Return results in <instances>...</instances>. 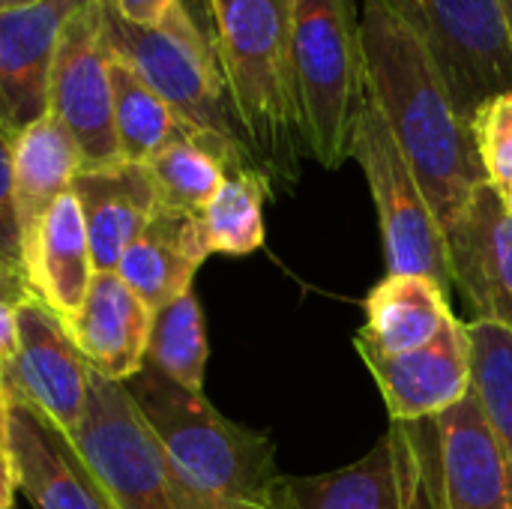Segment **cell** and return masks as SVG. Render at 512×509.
Listing matches in <instances>:
<instances>
[{"mask_svg": "<svg viewBox=\"0 0 512 509\" xmlns=\"http://www.w3.org/2000/svg\"><path fill=\"white\" fill-rule=\"evenodd\" d=\"M12 144L15 132L0 123V261L21 267V234L15 213V180H12Z\"/></svg>", "mask_w": 512, "mask_h": 509, "instance_id": "f546056e", "label": "cell"}, {"mask_svg": "<svg viewBox=\"0 0 512 509\" xmlns=\"http://www.w3.org/2000/svg\"><path fill=\"white\" fill-rule=\"evenodd\" d=\"M81 171V153L69 129L45 111L27 129L15 135L12 144V180H15V213L21 252L36 234L45 213L60 195L72 189L75 174Z\"/></svg>", "mask_w": 512, "mask_h": 509, "instance_id": "7402d4cb", "label": "cell"}, {"mask_svg": "<svg viewBox=\"0 0 512 509\" xmlns=\"http://www.w3.org/2000/svg\"><path fill=\"white\" fill-rule=\"evenodd\" d=\"M105 39L108 48L147 81V87L180 117V123L195 138L213 141L228 153H234L237 159L255 165L246 138L240 132V123L234 117L228 90L204 45L165 30H147L129 24L108 3H105Z\"/></svg>", "mask_w": 512, "mask_h": 509, "instance_id": "ba28073f", "label": "cell"}, {"mask_svg": "<svg viewBox=\"0 0 512 509\" xmlns=\"http://www.w3.org/2000/svg\"><path fill=\"white\" fill-rule=\"evenodd\" d=\"M192 509H270L276 444L222 417L204 393H189L144 366L126 381Z\"/></svg>", "mask_w": 512, "mask_h": 509, "instance_id": "3957f363", "label": "cell"}, {"mask_svg": "<svg viewBox=\"0 0 512 509\" xmlns=\"http://www.w3.org/2000/svg\"><path fill=\"white\" fill-rule=\"evenodd\" d=\"M87 0H39L0 12V123L27 129L48 111L51 66L60 30Z\"/></svg>", "mask_w": 512, "mask_h": 509, "instance_id": "2e32d148", "label": "cell"}, {"mask_svg": "<svg viewBox=\"0 0 512 509\" xmlns=\"http://www.w3.org/2000/svg\"><path fill=\"white\" fill-rule=\"evenodd\" d=\"M105 3L129 24H138L147 30H165V33L183 36V39L207 48V42L201 39L198 27L192 24L183 0H105Z\"/></svg>", "mask_w": 512, "mask_h": 509, "instance_id": "f1b7e54d", "label": "cell"}, {"mask_svg": "<svg viewBox=\"0 0 512 509\" xmlns=\"http://www.w3.org/2000/svg\"><path fill=\"white\" fill-rule=\"evenodd\" d=\"M108 72H111L114 135L120 147V162L147 165L165 147L183 138H195L180 123V117L147 87V81L114 51H111Z\"/></svg>", "mask_w": 512, "mask_h": 509, "instance_id": "603a6c76", "label": "cell"}, {"mask_svg": "<svg viewBox=\"0 0 512 509\" xmlns=\"http://www.w3.org/2000/svg\"><path fill=\"white\" fill-rule=\"evenodd\" d=\"M273 183L258 168L228 171L219 192L201 210L210 255H249L264 246V201Z\"/></svg>", "mask_w": 512, "mask_h": 509, "instance_id": "d4e9b609", "label": "cell"}, {"mask_svg": "<svg viewBox=\"0 0 512 509\" xmlns=\"http://www.w3.org/2000/svg\"><path fill=\"white\" fill-rule=\"evenodd\" d=\"M396 3L426 36L468 123L486 99L512 93V45L501 0Z\"/></svg>", "mask_w": 512, "mask_h": 509, "instance_id": "9c48e42d", "label": "cell"}, {"mask_svg": "<svg viewBox=\"0 0 512 509\" xmlns=\"http://www.w3.org/2000/svg\"><path fill=\"white\" fill-rule=\"evenodd\" d=\"M210 258L201 216L159 207L147 228L132 240L117 264V276L156 315L162 306L192 288L198 267Z\"/></svg>", "mask_w": 512, "mask_h": 509, "instance_id": "ffe728a7", "label": "cell"}, {"mask_svg": "<svg viewBox=\"0 0 512 509\" xmlns=\"http://www.w3.org/2000/svg\"><path fill=\"white\" fill-rule=\"evenodd\" d=\"M30 3H39V0H0V12L18 9V6H30Z\"/></svg>", "mask_w": 512, "mask_h": 509, "instance_id": "836d02e7", "label": "cell"}, {"mask_svg": "<svg viewBox=\"0 0 512 509\" xmlns=\"http://www.w3.org/2000/svg\"><path fill=\"white\" fill-rule=\"evenodd\" d=\"M360 36L366 90L447 231L471 192L486 183L471 123L456 108L426 36L396 0H366Z\"/></svg>", "mask_w": 512, "mask_h": 509, "instance_id": "6da1fadb", "label": "cell"}, {"mask_svg": "<svg viewBox=\"0 0 512 509\" xmlns=\"http://www.w3.org/2000/svg\"><path fill=\"white\" fill-rule=\"evenodd\" d=\"M15 507V477H12V462L6 453V444H0V509Z\"/></svg>", "mask_w": 512, "mask_h": 509, "instance_id": "1f68e13d", "label": "cell"}, {"mask_svg": "<svg viewBox=\"0 0 512 509\" xmlns=\"http://www.w3.org/2000/svg\"><path fill=\"white\" fill-rule=\"evenodd\" d=\"M210 48L255 165L270 183L300 177L303 132L291 75L288 0H183Z\"/></svg>", "mask_w": 512, "mask_h": 509, "instance_id": "7a4b0ae2", "label": "cell"}, {"mask_svg": "<svg viewBox=\"0 0 512 509\" xmlns=\"http://www.w3.org/2000/svg\"><path fill=\"white\" fill-rule=\"evenodd\" d=\"M351 159L363 168L378 210L387 273H420L450 294L453 273L447 231L369 90L357 117Z\"/></svg>", "mask_w": 512, "mask_h": 509, "instance_id": "5b68a950", "label": "cell"}, {"mask_svg": "<svg viewBox=\"0 0 512 509\" xmlns=\"http://www.w3.org/2000/svg\"><path fill=\"white\" fill-rule=\"evenodd\" d=\"M21 270L30 291L69 327L81 312L96 273L84 216L72 189L60 195L39 222L36 234L21 252Z\"/></svg>", "mask_w": 512, "mask_h": 509, "instance_id": "d6986e66", "label": "cell"}, {"mask_svg": "<svg viewBox=\"0 0 512 509\" xmlns=\"http://www.w3.org/2000/svg\"><path fill=\"white\" fill-rule=\"evenodd\" d=\"M270 509H438L432 420H390L378 444L339 471L279 474Z\"/></svg>", "mask_w": 512, "mask_h": 509, "instance_id": "52a82bcc", "label": "cell"}, {"mask_svg": "<svg viewBox=\"0 0 512 509\" xmlns=\"http://www.w3.org/2000/svg\"><path fill=\"white\" fill-rule=\"evenodd\" d=\"M366 324L354 336L381 354H405L429 345L456 315L450 294L420 273H387L363 303Z\"/></svg>", "mask_w": 512, "mask_h": 509, "instance_id": "44dd1931", "label": "cell"}, {"mask_svg": "<svg viewBox=\"0 0 512 509\" xmlns=\"http://www.w3.org/2000/svg\"><path fill=\"white\" fill-rule=\"evenodd\" d=\"M288 48L303 150L336 171L351 159L366 99V60L354 0H288Z\"/></svg>", "mask_w": 512, "mask_h": 509, "instance_id": "277c9868", "label": "cell"}, {"mask_svg": "<svg viewBox=\"0 0 512 509\" xmlns=\"http://www.w3.org/2000/svg\"><path fill=\"white\" fill-rule=\"evenodd\" d=\"M471 336V393L512 462V330L465 321Z\"/></svg>", "mask_w": 512, "mask_h": 509, "instance_id": "4316f807", "label": "cell"}, {"mask_svg": "<svg viewBox=\"0 0 512 509\" xmlns=\"http://www.w3.org/2000/svg\"><path fill=\"white\" fill-rule=\"evenodd\" d=\"M72 192L84 216L93 270L117 273L123 252L162 207L147 165L117 162L93 171H78L72 180Z\"/></svg>", "mask_w": 512, "mask_h": 509, "instance_id": "ac0fdd59", "label": "cell"}, {"mask_svg": "<svg viewBox=\"0 0 512 509\" xmlns=\"http://www.w3.org/2000/svg\"><path fill=\"white\" fill-rule=\"evenodd\" d=\"M240 168H255V165L237 159L225 147L204 138H183L147 162L159 204L198 216L219 192L228 171H240Z\"/></svg>", "mask_w": 512, "mask_h": 509, "instance_id": "cb8c5ba5", "label": "cell"}, {"mask_svg": "<svg viewBox=\"0 0 512 509\" xmlns=\"http://www.w3.org/2000/svg\"><path fill=\"white\" fill-rule=\"evenodd\" d=\"M504 204H507V210H510V216H512V195L510 198H504Z\"/></svg>", "mask_w": 512, "mask_h": 509, "instance_id": "d590c367", "label": "cell"}, {"mask_svg": "<svg viewBox=\"0 0 512 509\" xmlns=\"http://www.w3.org/2000/svg\"><path fill=\"white\" fill-rule=\"evenodd\" d=\"M108 63L105 0H87L60 30L48 84V111L75 138L81 171L120 162Z\"/></svg>", "mask_w": 512, "mask_h": 509, "instance_id": "30bf717a", "label": "cell"}, {"mask_svg": "<svg viewBox=\"0 0 512 509\" xmlns=\"http://www.w3.org/2000/svg\"><path fill=\"white\" fill-rule=\"evenodd\" d=\"M69 441L114 509H192L126 384L93 372Z\"/></svg>", "mask_w": 512, "mask_h": 509, "instance_id": "8992f818", "label": "cell"}, {"mask_svg": "<svg viewBox=\"0 0 512 509\" xmlns=\"http://www.w3.org/2000/svg\"><path fill=\"white\" fill-rule=\"evenodd\" d=\"M438 509H512V462L474 393L432 420Z\"/></svg>", "mask_w": 512, "mask_h": 509, "instance_id": "9a60e30c", "label": "cell"}, {"mask_svg": "<svg viewBox=\"0 0 512 509\" xmlns=\"http://www.w3.org/2000/svg\"><path fill=\"white\" fill-rule=\"evenodd\" d=\"M453 288L471 306V321L512 330V216L504 198L480 183L447 225Z\"/></svg>", "mask_w": 512, "mask_h": 509, "instance_id": "4fadbf2b", "label": "cell"}, {"mask_svg": "<svg viewBox=\"0 0 512 509\" xmlns=\"http://www.w3.org/2000/svg\"><path fill=\"white\" fill-rule=\"evenodd\" d=\"M153 312L117 276L93 273L81 312L69 324V336L90 372L126 384L147 366Z\"/></svg>", "mask_w": 512, "mask_h": 509, "instance_id": "e0dca14e", "label": "cell"}, {"mask_svg": "<svg viewBox=\"0 0 512 509\" xmlns=\"http://www.w3.org/2000/svg\"><path fill=\"white\" fill-rule=\"evenodd\" d=\"M0 444H6V387H3V369H0Z\"/></svg>", "mask_w": 512, "mask_h": 509, "instance_id": "d6a6232c", "label": "cell"}, {"mask_svg": "<svg viewBox=\"0 0 512 509\" xmlns=\"http://www.w3.org/2000/svg\"><path fill=\"white\" fill-rule=\"evenodd\" d=\"M354 348L396 423L435 420L471 393V336L462 318H453L417 351L381 354L360 339Z\"/></svg>", "mask_w": 512, "mask_h": 509, "instance_id": "7c38bea8", "label": "cell"}, {"mask_svg": "<svg viewBox=\"0 0 512 509\" xmlns=\"http://www.w3.org/2000/svg\"><path fill=\"white\" fill-rule=\"evenodd\" d=\"M30 294L33 291L24 279V270L0 261V369L3 372L15 360V315Z\"/></svg>", "mask_w": 512, "mask_h": 509, "instance_id": "4dcf8cb0", "label": "cell"}, {"mask_svg": "<svg viewBox=\"0 0 512 509\" xmlns=\"http://www.w3.org/2000/svg\"><path fill=\"white\" fill-rule=\"evenodd\" d=\"M207 357L210 348H207L204 312L195 291L189 288L153 315L147 366L189 393H204Z\"/></svg>", "mask_w": 512, "mask_h": 509, "instance_id": "484cf974", "label": "cell"}, {"mask_svg": "<svg viewBox=\"0 0 512 509\" xmlns=\"http://www.w3.org/2000/svg\"><path fill=\"white\" fill-rule=\"evenodd\" d=\"M6 453L15 489L33 509H114L72 441L6 384Z\"/></svg>", "mask_w": 512, "mask_h": 509, "instance_id": "5bb4252c", "label": "cell"}, {"mask_svg": "<svg viewBox=\"0 0 512 509\" xmlns=\"http://www.w3.org/2000/svg\"><path fill=\"white\" fill-rule=\"evenodd\" d=\"M471 135L486 183L501 195H512V93L486 99L471 117Z\"/></svg>", "mask_w": 512, "mask_h": 509, "instance_id": "83f0119b", "label": "cell"}, {"mask_svg": "<svg viewBox=\"0 0 512 509\" xmlns=\"http://www.w3.org/2000/svg\"><path fill=\"white\" fill-rule=\"evenodd\" d=\"M504 3V18H507V30H510V45H512V0H501Z\"/></svg>", "mask_w": 512, "mask_h": 509, "instance_id": "e575fe53", "label": "cell"}, {"mask_svg": "<svg viewBox=\"0 0 512 509\" xmlns=\"http://www.w3.org/2000/svg\"><path fill=\"white\" fill-rule=\"evenodd\" d=\"M90 366L75 348L69 327L30 294L15 315V360L3 372L57 432L75 435L90 396Z\"/></svg>", "mask_w": 512, "mask_h": 509, "instance_id": "8fae6325", "label": "cell"}]
</instances>
